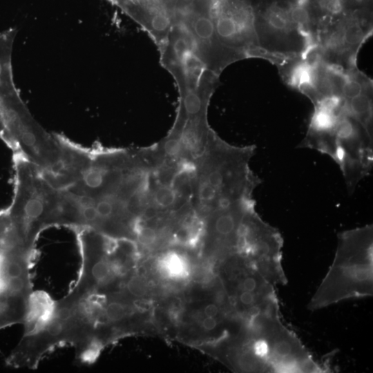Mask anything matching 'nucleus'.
<instances>
[{
    "mask_svg": "<svg viewBox=\"0 0 373 373\" xmlns=\"http://www.w3.org/2000/svg\"><path fill=\"white\" fill-rule=\"evenodd\" d=\"M14 194L6 209L19 244L33 254L36 241L46 229L67 227L70 199L55 186L35 165L13 153Z\"/></svg>",
    "mask_w": 373,
    "mask_h": 373,
    "instance_id": "nucleus-1",
    "label": "nucleus"
},
{
    "mask_svg": "<svg viewBox=\"0 0 373 373\" xmlns=\"http://www.w3.org/2000/svg\"><path fill=\"white\" fill-rule=\"evenodd\" d=\"M264 59L277 68L305 59L315 46L317 22L310 0H249Z\"/></svg>",
    "mask_w": 373,
    "mask_h": 373,
    "instance_id": "nucleus-2",
    "label": "nucleus"
},
{
    "mask_svg": "<svg viewBox=\"0 0 373 373\" xmlns=\"http://www.w3.org/2000/svg\"><path fill=\"white\" fill-rule=\"evenodd\" d=\"M372 267V227L342 233L334 260L312 298L309 309L371 296Z\"/></svg>",
    "mask_w": 373,
    "mask_h": 373,
    "instance_id": "nucleus-3",
    "label": "nucleus"
},
{
    "mask_svg": "<svg viewBox=\"0 0 373 373\" xmlns=\"http://www.w3.org/2000/svg\"><path fill=\"white\" fill-rule=\"evenodd\" d=\"M32 256L19 247L6 210L0 211V329L26 321L33 294Z\"/></svg>",
    "mask_w": 373,
    "mask_h": 373,
    "instance_id": "nucleus-4",
    "label": "nucleus"
},
{
    "mask_svg": "<svg viewBox=\"0 0 373 373\" xmlns=\"http://www.w3.org/2000/svg\"><path fill=\"white\" fill-rule=\"evenodd\" d=\"M372 32V10L345 13L318 30L312 51L327 66L347 73L358 68L359 50Z\"/></svg>",
    "mask_w": 373,
    "mask_h": 373,
    "instance_id": "nucleus-5",
    "label": "nucleus"
},
{
    "mask_svg": "<svg viewBox=\"0 0 373 373\" xmlns=\"http://www.w3.org/2000/svg\"><path fill=\"white\" fill-rule=\"evenodd\" d=\"M216 0H171L174 23L190 38L195 53L208 70L217 75L238 58L220 43L215 29Z\"/></svg>",
    "mask_w": 373,
    "mask_h": 373,
    "instance_id": "nucleus-6",
    "label": "nucleus"
},
{
    "mask_svg": "<svg viewBox=\"0 0 373 373\" xmlns=\"http://www.w3.org/2000/svg\"><path fill=\"white\" fill-rule=\"evenodd\" d=\"M213 20L220 43L238 61L264 59L258 44L249 0H216Z\"/></svg>",
    "mask_w": 373,
    "mask_h": 373,
    "instance_id": "nucleus-7",
    "label": "nucleus"
},
{
    "mask_svg": "<svg viewBox=\"0 0 373 373\" xmlns=\"http://www.w3.org/2000/svg\"><path fill=\"white\" fill-rule=\"evenodd\" d=\"M140 26L158 48L174 25L171 0H106Z\"/></svg>",
    "mask_w": 373,
    "mask_h": 373,
    "instance_id": "nucleus-8",
    "label": "nucleus"
},
{
    "mask_svg": "<svg viewBox=\"0 0 373 373\" xmlns=\"http://www.w3.org/2000/svg\"><path fill=\"white\" fill-rule=\"evenodd\" d=\"M17 30L0 32V90L15 86L12 70V51Z\"/></svg>",
    "mask_w": 373,
    "mask_h": 373,
    "instance_id": "nucleus-9",
    "label": "nucleus"
},
{
    "mask_svg": "<svg viewBox=\"0 0 373 373\" xmlns=\"http://www.w3.org/2000/svg\"><path fill=\"white\" fill-rule=\"evenodd\" d=\"M159 270L166 278L180 280L186 278L190 273L186 259L174 251L164 254L158 261Z\"/></svg>",
    "mask_w": 373,
    "mask_h": 373,
    "instance_id": "nucleus-10",
    "label": "nucleus"
},
{
    "mask_svg": "<svg viewBox=\"0 0 373 373\" xmlns=\"http://www.w3.org/2000/svg\"><path fill=\"white\" fill-rule=\"evenodd\" d=\"M126 294L135 298L144 296L147 292V286L144 279L138 275H132L124 285Z\"/></svg>",
    "mask_w": 373,
    "mask_h": 373,
    "instance_id": "nucleus-11",
    "label": "nucleus"
},
{
    "mask_svg": "<svg viewBox=\"0 0 373 373\" xmlns=\"http://www.w3.org/2000/svg\"><path fill=\"white\" fill-rule=\"evenodd\" d=\"M131 305L134 309L140 313L148 312L152 307V302L146 298H135L131 302Z\"/></svg>",
    "mask_w": 373,
    "mask_h": 373,
    "instance_id": "nucleus-12",
    "label": "nucleus"
},
{
    "mask_svg": "<svg viewBox=\"0 0 373 373\" xmlns=\"http://www.w3.org/2000/svg\"><path fill=\"white\" fill-rule=\"evenodd\" d=\"M217 325V320L214 317L206 316L202 321V326L206 331H211L214 329Z\"/></svg>",
    "mask_w": 373,
    "mask_h": 373,
    "instance_id": "nucleus-13",
    "label": "nucleus"
},
{
    "mask_svg": "<svg viewBox=\"0 0 373 373\" xmlns=\"http://www.w3.org/2000/svg\"><path fill=\"white\" fill-rule=\"evenodd\" d=\"M204 313L206 316L216 318L219 314V307L216 304H209L204 307Z\"/></svg>",
    "mask_w": 373,
    "mask_h": 373,
    "instance_id": "nucleus-14",
    "label": "nucleus"
},
{
    "mask_svg": "<svg viewBox=\"0 0 373 373\" xmlns=\"http://www.w3.org/2000/svg\"><path fill=\"white\" fill-rule=\"evenodd\" d=\"M4 138H5V127H4L2 117L0 113V139L3 140Z\"/></svg>",
    "mask_w": 373,
    "mask_h": 373,
    "instance_id": "nucleus-15",
    "label": "nucleus"
}]
</instances>
